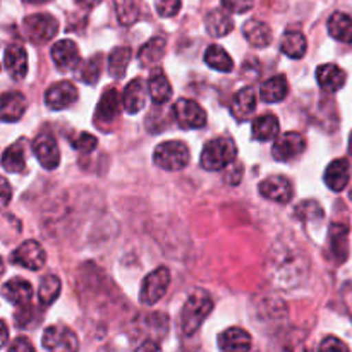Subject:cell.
<instances>
[{
    "mask_svg": "<svg viewBox=\"0 0 352 352\" xmlns=\"http://www.w3.org/2000/svg\"><path fill=\"white\" fill-rule=\"evenodd\" d=\"M258 189H260V195L263 198L275 203H280V205L289 203L292 199V196H294V189H292L291 181L287 177H284V175H270V177L260 182Z\"/></svg>",
    "mask_w": 352,
    "mask_h": 352,
    "instance_id": "obj_11",
    "label": "cell"
},
{
    "mask_svg": "<svg viewBox=\"0 0 352 352\" xmlns=\"http://www.w3.org/2000/svg\"><path fill=\"white\" fill-rule=\"evenodd\" d=\"M60 278L55 275H45L38 289V301L41 306H50L60 294Z\"/></svg>",
    "mask_w": 352,
    "mask_h": 352,
    "instance_id": "obj_36",
    "label": "cell"
},
{
    "mask_svg": "<svg viewBox=\"0 0 352 352\" xmlns=\"http://www.w3.org/2000/svg\"><path fill=\"white\" fill-rule=\"evenodd\" d=\"M122 96L119 95L116 88L105 89V93L100 98L98 105L95 110V122H112L119 117L120 109H122Z\"/></svg>",
    "mask_w": 352,
    "mask_h": 352,
    "instance_id": "obj_14",
    "label": "cell"
},
{
    "mask_svg": "<svg viewBox=\"0 0 352 352\" xmlns=\"http://www.w3.org/2000/svg\"><path fill=\"white\" fill-rule=\"evenodd\" d=\"M170 270L167 267H160L155 272H151L143 280V285H141L140 301L146 306H151L160 301L165 296V292H167L168 285H170Z\"/></svg>",
    "mask_w": 352,
    "mask_h": 352,
    "instance_id": "obj_6",
    "label": "cell"
},
{
    "mask_svg": "<svg viewBox=\"0 0 352 352\" xmlns=\"http://www.w3.org/2000/svg\"><path fill=\"white\" fill-rule=\"evenodd\" d=\"M320 349L327 351V349H337V351H347L349 347L346 346L344 342H340L337 337H327L322 344H320Z\"/></svg>",
    "mask_w": 352,
    "mask_h": 352,
    "instance_id": "obj_42",
    "label": "cell"
},
{
    "mask_svg": "<svg viewBox=\"0 0 352 352\" xmlns=\"http://www.w3.org/2000/svg\"><path fill=\"white\" fill-rule=\"evenodd\" d=\"M205 62L208 67L219 72H230L234 69V60L220 45H210L205 52Z\"/></svg>",
    "mask_w": 352,
    "mask_h": 352,
    "instance_id": "obj_33",
    "label": "cell"
},
{
    "mask_svg": "<svg viewBox=\"0 0 352 352\" xmlns=\"http://www.w3.org/2000/svg\"><path fill=\"white\" fill-rule=\"evenodd\" d=\"M172 113L181 129H201L206 126V112L195 100L179 98L172 107Z\"/></svg>",
    "mask_w": 352,
    "mask_h": 352,
    "instance_id": "obj_5",
    "label": "cell"
},
{
    "mask_svg": "<svg viewBox=\"0 0 352 352\" xmlns=\"http://www.w3.org/2000/svg\"><path fill=\"white\" fill-rule=\"evenodd\" d=\"M254 110H256V93L251 88H243L241 91H237L232 100V109H230L234 119L244 122L253 116Z\"/></svg>",
    "mask_w": 352,
    "mask_h": 352,
    "instance_id": "obj_24",
    "label": "cell"
},
{
    "mask_svg": "<svg viewBox=\"0 0 352 352\" xmlns=\"http://www.w3.org/2000/svg\"><path fill=\"white\" fill-rule=\"evenodd\" d=\"M24 2H28V3H43V2H47V0H24Z\"/></svg>",
    "mask_w": 352,
    "mask_h": 352,
    "instance_id": "obj_47",
    "label": "cell"
},
{
    "mask_svg": "<svg viewBox=\"0 0 352 352\" xmlns=\"http://www.w3.org/2000/svg\"><path fill=\"white\" fill-rule=\"evenodd\" d=\"M347 234H349V229H347V226H342V223H333V226L330 227V234H329L330 256H332L337 263L346 261L347 254H349Z\"/></svg>",
    "mask_w": 352,
    "mask_h": 352,
    "instance_id": "obj_22",
    "label": "cell"
},
{
    "mask_svg": "<svg viewBox=\"0 0 352 352\" xmlns=\"http://www.w3.org/2000/svg\"><path fill=\"white\" fill-rule=\"evenodd\" d=\"M33 153L40 165L47 170H55L60 164V150L52 134L41 133L33 141Z\"/></svg>",
    "mask_w": 352,
    "mask_h": 352,
    "instance_id": "obj_8",
    "label": "cell"
},
{
    "mask_svg": "<svg viewBox=\"0 0 352 352\" xmlns=\"http://www.w3.org/2000/svg\"><path fill=\"white\" fill-rule=\"evenodd\" d=\"M222 6L226 7L229 12L244 14L248 12V10L253 9L254 0H222Z\"/></svg>",
    "mask_w": 352,
    "mask_h": 352,
    "instance_id": "obj_41",
    "label": "cell"
},
{
    "mask_svg": "<svg viewBox=\"0 0 352 352\" xmlns=\"http://www.w3.org/2000/svg\"><path fill=\"white\" fill-rule=\"evenodd\" d=\"M155 9L158 16L174 17L181 10V0H155Z\"/></svg>",
    "mask_w": 352,
    "mask_h": 352,
    "instance_id": "obj_40",
    "label": "cell"
},
{
    "mask_svg": "<svg viewBox=\"0 0 352 352\" xmlns=\"http://www.w3.org/2000/svg\"><path fill=\"white\" fill-rule=\"evenodd\" d=\"M3 65L12 79H23L28 72V54L21 45H9L3 54Z\"/></svg>",
    "mask_w": 352,
    "mask_h": 352,
    "instance_id": "obj_17",
    "label": "cell"
},
{
    "mask_svg": "<svg viewBox=\"0 0 352 352\" xmlns=\"http://www.w3.org/2000/svg\"><path fill=\"white\" fill-rule=\"evenodd\" d=\"M205 23L206 31H208L210 36L215 38L227 36V34L234 30V21L226 7H223V9H213L212 12H208Z\"/></svg>",
    "mask_w": 352,
    "mask_h": 352,
    "instance_id": "obj_25",
    "label": "cell"
},
{
    "mask_svg": "<svg viewBox=\"0 0 352 352\" xmlns=\"http://www.w3.org/2000/svg\"><path fill=\"white\" fill-rule=\"evenodd\" d=\"M28 109V100L19 91H6L2 95V110L0 117L3 122H16L24 116Z\"/></svg>",
    "mask_w": 352,
    "mask_h": 352,
    "instance_id": "obj_18",
    "label": "cell"
},
{
    "mask_svg": "<svg viewBox=\"0 0 352 352\" xmlns=\"http://www.w3.org/2000/svg\"><path fill=\"white\" fill-rule=\"evenodd\" d=\"M76 2H78V6L82 7V9H93V7L102 3V0H76Z\"/></svg>",
    "mask_w": 352,
    "mask_h": 352,
    "instance_id": "obj_45",
    "label": "cell"
},
{
    "mask_svg": "<svg viewBox=\"0 0 352 352\" xmlns=\"http://www.w3.org/2000/svg\"><path fill=\"white\" fill-rule=\"evenodd\" d=\"M153 160L164 170L175 172L188 167L189 160H191V153H189V148L184 141L170 140L164 141V143L155 148Z\"/></svg>",
    "mask_w": 352,
    "mask_h": 352,
    "instance_id": "obj_3",
    "label": "cell"
},
{
    "mask_svg": "<svg viewBox=\"0 0 352 352\" xmlns=\"http://www.w3.org/2000/svg\"><path fill=\"white\" fill-rule=\"evenodd\" d=\"M243 34L248 43L256 48H265L272 43V30L267 23L260 19H250L244 23Z\"/></svg>",
    "mask_w": 352,
    "mask_h": 352,
    "instance_id": "obj_23",
    "label": "cell"
},
{
    "mask_svg": "<svg viewBox=\"0 0 352 352\" xmlns=\"http://www.w3.org/2000/svg\"><path fill=\"white\" fill-rule=\"evenodd\" d=\"M165 47H167V41L162 36H155L151 40H148L143 47L138 52V60L141 62V65L148 67L151 64H157L164 58L165 55Z\"/></svg>",
    "mask_w": 352,
    "mask_h": 352,
    "instance_id": "obj_31",
    "label": "cell"
},
{
    "mask_svg": "<svg viewBox=\"0 0 352 352\" xmlns=\"http://www.w3.org/2000/svg\"><path fill=\"white\" fill-rule=\"evenodd\" d=\"M117 19L122 26H133L138 23L143 10V0H113Z\"/></svg>",
    "mask_w": 352,
    "mask_h": 352,
    "instance_id": "obj_32",
    "label": "cell"
},
{
    "mask_svg": "<svg viewBox=\"0 0 352 352\" xmlns=\"http://www.w3.org/2000/svg\"><path fill=\"white\" fill-rule=\"evenodd\" d=\"M148 95L155 105H164L172 98V86L160 67L151 71L148 79Z\"/></svg>",
    "mask_w": 352,
    "mask_h": 352,
    "instance_id": "obj_19",
    "label": "cell"
},
{
    "mask_svg": "<svg viewBox=\"0 0 352 352\" xmlns=\"http://www.w3.org/2000/svg\"><path fill=\"white\" fill-rule=\"evenodd\" d=\"M10 351H16V352H19V351H34V346L33 344L30 342V340L26 339V337H17L16 340H14V344L12 346H10Z\"/></svg>",
    "mask_w": 352,
    "mask_h": 352,
    "instance_id": "obj_43",
    "label": "cell"
},
{
    "mask_svg": "<svg viewBox=\"0 0 352 352\" xmlns=\"http://www.w3.org/2000/svg\"><path fill=\"white\" fill-rule=\"evenodd\" d=\"M2 296L7 299L9 302L16 306H23L31 302V298H33V287L28 280L24 278L16 277L10 278L3 284L2 287Z\"/></svg>",
    "mask_w": 352,
    "mask_h": 352,
    "instance_id": "obj_21",
    "label": "cell"
},
{
    "mask_svg": "<svg viewBox=\"0 0 352 352\" xmlns=\"http://www.w3.org/2000/svg\"><path fill=\"white\" fill-rule=\"evenodd\" d=\"M327 188L332 191L340 192L347 188L351 181V164L346 158H337L333 160L329 167L325 168V175H323Z\"/></svg>",
    "mask_w": 352,
    "mask_h": 352,
    "instance_id": "obj_15",
    "label": "cell"
},
{
    "mask_svg": "<svg viewBox=\"0 0 352 352\" xmlns=\"http://www.w3.org/2000/svg\"><path fill=\"white\" fill-rule=\"evenodd\" d=\"M79 98L78 88L71 81H58L45 93V103L52 110H64L74 105Z\"/></svg>",
    "mask_w": 352,
    "mask_h": 352,
    "instance_id": "obj_10",
    "label": "cell"
},
{
    "mask_svg": "<svg viewBox=\"0 0 352 352\" xmlns=\"http://www.w3.org/2000/svg\"><path fill=\"white\" fill-rule=\"evenodd\" d=\"M349 153H351V157H352V134H351V140H349Z\"/></svg>",
    "mask_w": 352,
    "mask_h": 352,
    "instance_id": "obj_48",
    "label": "cell"
},
{
    "mask_svg": "<svg viewBox=\"0 0 352 352\" xmlns=\"http://www.w3.org/2000/svg\"><path fill=\"white\" fill-rule=\"evenodd\" d=\"M2 203H3V206H7L9 205V201H10V184H9V181H7V179H2Z\"/></svg>",
    "mask_w": 352,
    "mask_h": 352,
    "instance_id": "obj_44",
    "label": "cell"
},
{
    "mask_svg": "<svg viewBox=\"0 0 352 352\" xmlns=\"http://www.w3.org/2000/svg\"><path fill=\"white\" fill-rule=\"evenodd\" d=\"M102 54L93 55L91 58L81 64V67L76 71V76H78L79 81L86 82V85H93V82L98 81L100 74H102Z\"/></svg>",
    "mask_w": 352,
    "mask_h": 352,
    "instance_id": "obj_37",
    "label": "cell"
},
{
    "mask_svg": "<svg viewBox=\"0 0 352 352\" xmlns=\"http://www.w3.org/2000/svg\"><path fill=\"white\" fill-rule=\"evenodd\" d=\"M14 320H16L19 329H28V327L36 325L38 320H40V315H38L36 308L31 306V302H28V305L19 306V311L16 313Z\"/></svg>",
    "mask_w": 352,
    "mask_h": 352,
    "instance_id": "obj_38",
    "label": "cell"
},
{
    "mask_svg": "<svg viewBox=\"0 0 352 352\" xmlns=\"http://www.w3.org/2000/svg\"><path fill=\"white\" fill-rule=\"evenodd\" d=\"M329 33L333 40L352 43V17L349 14L333 12L329 19Z\"/></svg>",
    "mask_w": 352,
    "mask_h": 352,
    "instance_id": "obj_30",
    "label": "cell"
},
{
    "mask_svg": "<svg viewBox=\"0 0 352 352\" xmlns=\"http://www.w3.org/2000/svg\"><path fill=\"white\" fill-rule=\"evenodd\" d=\"M289 93V82L285 76H274L267 79L260 88V98L265 103H280L284 102Z\"/></svg>",
    "mask_w": 352,
    "mask_h": 352,
    "instance_id": "obj_27",
    "label": "cell"
},
{
    "mask_svg": "<svg viewBox=\"0 0 352 352\" xmlns=\"http://www.w3.org/2000/svg\"><path fill=\"white\" fill-rule=\"evenodd\" d=\"M50 57L60 71H69V69H76L78 65H81L79 48L72 40L57 41V43L52 47Z\"/></svg>",
    "mask_w": 352,
    "mask_h": 352,
    "instance_id": "obj_13",
    "label": "cell"
},
{
    "mask_svg": "<svg viewBox=\"0 0 352 352\" xmlns=\"http://www.w3.org/2000/svg\"><path fill=\"white\" fill-rule=\"evenodd\" d=\"M7 344V323L2 322V347H6Z\"/></svg>",
    "mask_w": 352,
    "mask_h": 352,
    "instance_id": "obj_46",
    "label": "cell"
},
{
    "mask_svg": "<svg viewBox=\"0 0 352 352\" xmlns=\"http://www.w3.org/2000/svg\"><path fill=\"white\" fill-rule=\"evenodd\" d=\"M2 167L10 174H21L26 168V157L19 144H12L2 155Z\"/></svg>",
    "mask_w": 352,
    "mask_h": 352,
    "instance_id": "obj_35",
    "label": "cell"
},
{
    "mask_svg": "<svg viewBox=\"0 0 352 352\" xmlns=\"http://www.w3.org/2000/svg\"><path fill=\"white\" fill-rule=\"evenodd\" d=\"M10 261L14 265L28 268V270H40L47 261V254H45V250L38 241L31 239L21 244L17 250H14Z\"/></svg>",
    "mask_w": 352,
    "mask_h": 352,
    "instance_id": "obj_9",
    "label": "cell"
},
{
    "mask_svg": "<svg viewBox=\"0 0 352 352\" xmlns=\"http://www.w3.org/2000/svg\"><path fill=\"white\" fill-rule=\"evenodd\" d=\"M146 103V86L143 79L136 78L124 88L122 105L127 113H138Z\"/></svg>",
    "mask_w": 352,
    "mask_h": 352,
    "instance_id": "obj_20",
    "label": "cell"
},
{
    "mask_svg": "<svg viewBox=\"0 0 352 352\" xmlns=\"http://www.w3.org/2000/svg\"><path fill=\"white\" fill-rule=\"evenodd\" d=\"M41 346L47 351H78L79 340L69 327L52 325L45 329Z\"/></svg>",
    "mask_w": 352,
    "mask_h": 352,
    "instance_id": "obj_7",
    "label": "cell"
},
{
    "mask_svg": "<svg viewBox=\"0 0 352 352\" xmlns=\"http://www.w3.org/2000/svg\"><path fill=\"white\" fill-rule=\"evenodd\" d=\"M278 119L272 113H265V116L256 117L251 126V133L256 141L267 143V141L275 140L278 136Z\"/></svg>",
    "mask_w": 352,
    "mask_h": 352,
    "instance_id": "obj_29",
    "label": "cell"
},
{
    "mask_svg": "<svg viewBox=\"0 0 352 352\" xmlns=\"http://www.w3.org/2000/svg\"><path fill=\"white\" fill-rule=\"evenodd\" d=\"M96 146H98V140L89 133H82L72 140V148L81 153H91Z\"/></svg>",
    "mask_w": 352,
    "mask_h": 352,
    "instance_id": "obj_39",
    "label": "cell"
},
{
    "mask_svg": "<svg viewBox=\"0 0 352 352\" xmlns=\"http://www.w3.org/2000/svg\"><path fill=\"white\" fill-rule=\"evenodd\" d=\"M133 52L129 47H117L110 52L109 55V74L113 79H120L127 71V64H129Z\"/></svg>",
    "mask_w": 352,
    "mask_h": 352,
    "instance_id": "obj_34",
    "label": "cell"
},
{
    "mask_svg": "<svg viewBox=\"0 0 352 352\" xmlns=\"http://www.w3.org/2000/svg\"><path fill=\"white\" fill-rule=\"evenodd\" d=\"M251 346H253L251 336L239 327L227 329L219 337V347L222 351H248L251 349Z\"/></svg>",
    "mask_w": 352,
    "mask_h": 352,
    "instance_id": "obj_26",
    "label": "cell"
},
{
    "mask_svg": "<svg viewBox=\"0 0 352 352\" xmlns=\"http://www.w3.org/2000/svg\"><path fill=\"white\" fill-rule=\"evenodd\" d=\"M306 140L299 133H285L275 141L274 144V158L277 162H289L292 158L299 157L305 151Z\"/></svg>",
    "mask_w": 352,
    "mask_h": 352,
    "instance_id": "obj_12",
    "label": "cell"
},
{
    "mask_svg": "<svg viewBox=\"0 0 352 352\" xmlns=\"http://www.w3.org/2000/svg\"><path fill=\"white\" fill-rule=\"evenodd\" d=\"M236 157L237 148L232 140H229V138H215V140L208 141L206 146L203 148L199 164L205 170L217 172L232 165L236 162Z\"/></svg>",
    "mask_w": 352,
    "mask_h": 352,
    "instance_id": "obj_2",
    "label": "cell"
},
{
    "mask_svg": "<svg viewBox=\"0 0 352 352\" xmlns=\"http://www.w3.org/2000/svg\"><path fill=\"white\" fill-rule=\"evenodd\" d=\"M316 81L325 91L337 93L346 85L347 74L337 64H323L316 69Z\"/></svg>",
    "mask_w": 352,
    "mask_h": 352,
    "instance_id": "obj_16",
    "label": "cell"
},
{
    "mask_svg": "<svg viewBox=\"0 0 352 352\" xmlns=\"http://www.w3.org/2000/svg\"><path fill=\"white\" fill-rule=\"evenodd\" d=\"M23 30L34 43H47L57 34L58 23L52 14H31V16L24 17Z\"/></svg>",
    "mask_w": 352,
    "mask_h": 352,
    "instance_id": "obj_4",
    "label": "cell"
},
{
    "mask_svg": "<svg viewBox=\"0 0 352 352\" xmlns=\"http://www.w3.org/2000/svg\"><path fill=\"white\" fill-rule=\"evenodd\" d=\"M213 311V299L205 289H195L182 306L181 329L184 336H192L199 330L210 313Z\"/></svg>",
    "mask_w": 352,
    "mask_h": 352,
    "instance_id": "obj_1",
    "label": "cell"
},
{
    "mask_svg": "<svg viewBox=\"0 0 352 352\" xmlns=\"http://www.w3.org/2000/svg\"><path fill=\"white\" fill-rule=\"evenodd\" d=\"M306 48H308V41H306V36L301 33V31H296V30L285 31L280 41L282 54L287 55L289 58L298 60V58L305 57Z\"/></svg>",
    "mask_w": 352,
    "mask_h": 352,
    "instance_id": "obj_28",
    "label": "cell"
}]
</instances>
